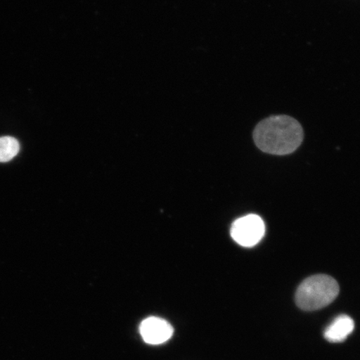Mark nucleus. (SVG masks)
Instances as JSON below:
<instances>
[{"label": "nucleus", "instance_id": "nucleus-1", "mask_svg": "<svg viewBox=\"0 0 360 360\" xmlns=\"http://www.w3.org/2000/svg\"><path fill=\"white\" fill-rule=\"evenodd\" d=\"M254 141L260 150L274 155L295 152L304 139L300 124L287 115L269 117L256 126Z\"/></svg>", "mask_w": 360, "mask_h": 360}, {"label": "nucleus", "instance_id": "nucleus-2", "mask_svg": "<svg viewBox=\"0 0 360 360\" xmlns=\"http://www.w3.org/2000/svg\"><path fill=\"white\" fill-rule=\"evenodd\" d=\"M340 292V286L334 278L317 274L306 278L296 291L295 301L304 311H314L326 307Z\"/></svg>", "mask_w": 360, "mask_h": 360}, {"label": "nucleus", "instance_id": "nucleus-3", "mask_svg": "<svg viewBox=\"0 0 360 360\" xmlns=\"http://www.w3.org/2000/svg\"><path fill=\"white\" fill-rule=\"evenodd\" d=\"M265 233L263 219L256 214H248L236 220L231 229L233 240L243 247H254Z\"/></svg>", "mask_w": 360, "mask_h": 360}, {"label": "nucleus", "instance_id": "nucleus-4", "mask_svg": "<svg viewBox=\"0 0 360 360\" xmlns=\"http://www.w3.org/2000/svg\"><path fill=\"white\" fill-rule=\"evenodd\" d=\"M174 328L168 321L158 317H148L139 326L143 341L148 345H161L174 335Z\"/></svg>", "mask_w": 360, "mask_h": 360}, {"label": "nucleus", "instance_id": "nucleus-5", "mask_svg": "<svg viewBox=\"0 0 360 360\" xmlns=\"http://www.w3.org/2000/svg\"><path fill=\"white\" fill-rule=\"evenodd\" d=\"M354 330V322L348 315L338 316L325 331V338L331 343H340L347 339Z\"/></svg>", "mask_w": 360, "mask_h": 360}, {"label": "nucleus", "instance_id": "nucleus-6", "mask_svg": "<svg viewBox=\"0 0 360 360\" xmlns=\"http://www.w3.org/2000/svg\"><path fill=\"white\" fill-rule=\"evenodd\" d=\"M20 146L17 139L11 136L0 138V162L6 163L19 154Z\"/></svg>", "mask_w": 360, "mask_h": 360}]
</instances>
